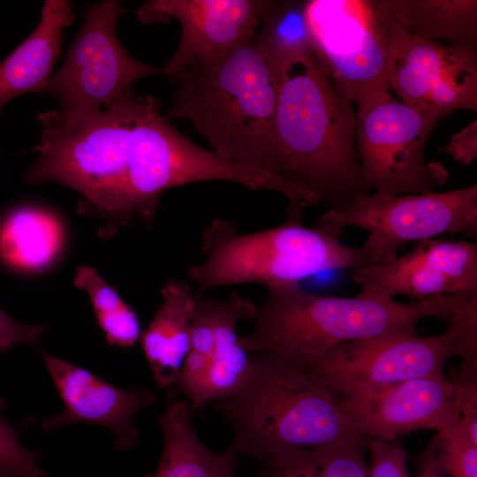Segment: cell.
<instances>
[{
	"instance_id": "obj_30",
	"label": "cell",
	"mask_w": 477,
	"mask_h": 477,
	"mask_svg": "<svg viewBox=\"0 0 477 477\" xmlns=\"http://www.w3.org/2000/svg\"><path fill=\"white\" fill-rule=\"evenodd\" d=\"M45 328L43 323H20L0 309V354L19 344L36 346Z\"/></svg>"
},
{
	"instance_id": "obj_18",
	"label": "cell",
	"mask_w": 477,
	"mask_h": 477,
	"mask_svg": "<svg viewBox=\"0 0 477 477\" xmlns=\"http://www.w3.org/2000/svg\"><path fill=\"white\" fill-rule=\"evenodd\" d=\"M161 296V306L140 342L155 383L170 393L189 349L196 295L188 283L168 280Z\"/></svg>"
},
{
	"instance_id": "obj_21",
	"label": "cell",
	"mask_w": 477,
	"mask_h": 477,
	"mask_svg": "<svg viewBox=\"0 0 477 477\" xmlns=\"http://www.w3.org/2000/svg\"><path fill=\"white\" fill-rule=\"evenodd\" d=\"M65 233L53 212L24 206L11 211L0 223V257L23 272L47 269L60 255Z\"/></svg>"
},
{
	"instance_id": "obj_19",
	"label": "cell",
	"mask_w": 477,
	"mask_h": 477,
	"mask_svg": "<svg viewBox=\"0 0 477 477\" xmlns=\"http://www.w3.org/2000/svg\"><path fill=\"white\" fill-rule=\"evenodd\" d=\"M163 443L156 469L143 477H235L238 453L215 452L198 436L186 399L171 398L158 417Z\"/></svg>"
},
{
	"instance_id": "obj_24",
	"label": "cell",
	"mask_w": 477,
	"mask_h": 477,
	"mask_svg": "<svg viewBox=\"0 0 477 477\" xmlns=\"http://www.w3.org/2000/svg\"><path fill=\"white\" fill-rule=\"evenodd\" d=\"M73 284L87 293L97 324L110 345L127 348L140 340L141 327L137 314L95 269L76 268Z\"/></svg>"
},
{
	"instance_id": "obj_20",
	"label": "cell",
	"mask_w": 477,
	"mask_h": 477,
	"mask_svg": "<svg viewBox=\"0 0 477 477\" xmlns=\"http://www.w3.org/2000/svg\"><path fill=\"white\" fill-rule=\"evenodd\" d=\"M257 306L233 292L226 299H215L214 347L207 382L208 403L229 399L244 387L250 368L251 353L239 343L240 321L253 320Z\"/></svg>"
},
{
	"instance_id": "obj_4",
	"label": "cell",
	"mask_w": 477,
	"mask_h": 477,
	"mask_svg": "<svg viewBox=\"0 0 477 477\" xmlns=\"http://www.w3.org/2000/svg\"><path fill=\"white\" fill-rule=\"evenodd\" d=\"M281 76L254 37L182 72L164 117L189 122L221 159L266 172Z\"/></svg>"
},
{
	"instance_id": "obj_6",
	"label": "cell",
	"mask_w": 477,
	"mask_h": 477,
	"mask_svg": "<svg viewBox=\"0 0 477 477\" xmlns=\"http://www.w3.org/2000/svg\"><path fill=\"white\" fill-rule=\"evenodd\" d=\"M302 210L289 204L284 223L250 233L213 219L201 234L205 259L188 269V279L199 292L242 284L269 288L299 284L322 271L369 265L363 246H347L340 234L303 226Z\"/></svg>"
},
{
	"instance_id": "obj_23",
	"label": "cell",
	"mask_w": 477,
	"mask_h": 477,
	"mask_svg": "<svg viewBox=\"0 0 477 477\" xmlns=\"http://www.w3.org/2000/svg\"><path fill=\"white\" fill-rule=\"evenodd\" d=\"M254 42L281 71L286 62L313 52L306 1H269Z\"/></svg>"
},
{
	"instance_id": "obj_15",
	"label": "cell",
	"mask_w": 477,
	"mask_h": 477,
	"mask_svg": "<svg viewBox=\"0 0 477 477\" xmlns=\"http://www.w3.org/2000/svg\"><path fill=\"white\" fill-rule=\"evenodd\" d=\"M337 400L360 435L386 443L417 429L441 431L460 418L453 384L445 375L413 379Z\"/></svg>"
},
{
	"instance_id": "obj_11",
	"label": "cell",
	"mask_w": 477,
	"mask_h": 477,
	"mask_svg": "<svg viewBox=\"0 0 477 477\" xmlns=\"http://www.w3.org/2000/svg\"><path fill=\"white\" fill-rule=\"evenodd\" d=\"M125 11L115 0L85 6L83 24L45 89L60 112L99 111L124 97L137 80L163 74V68L132 58L118 42L116 24Z\"/></svg>"
},
{
	"instance_id": "obj_2",
	"label": "cell",
	"mask_w": 477,
	"mask_h": 477,
	"mask_svg": "<svg viewBox=\"0 0 477 477\" xmlns=\"http://www.w3.org/2000/svg\"><path fill=\"white\" fill-rule=\"evenodd\" d=\"M356 111L313 52L284 64L266 172L343 211L365 186L355 147Z\"/></svg>"
},
{
	"instance_id": "obj_3",
	"label": "cell",
	"mask_w": 477,
	"mask_h": 477,
	"mask_svg": "<svg viewBox=\"0 0 477 477\" xmlns=\"http://www.w3.org/2000/svg\"><path fill=\"white\" fill-rule=\"evenodd\" d=\"M477 307V300L436 296L413 303L359 297L323 296L299 284L267 288L257 307L252 331L239 337L249 352H269L300 367L348 342L403 331H415L419 321L449 322Z\"/></svg>"
},
{
	"instance_id": "obj_31",
	"label": "cell",
	"mask_w": 477,
	"mask_h": 477,
	"mask_svg": "<svg viewBox=\"0 0 477 477\" xmlns=\"http://www.w3.org/2000/svg\"><path fill=\"white\" fill-rule=\"evenodd\" d=\"M456 162L468 165L477 157V120L473 119L463 129L451 135L446 145L438 148Z\"/></svg>"
},
{
	"instance_id": "obj_26",
	"label": "cell",
	"mask_w": 477,
	"mask_h": 477,
	"mask_svg": "<svg viewBox=\"0 0 477 477\" xmlns=\"http://www.w3.org/2000/svg\"><path fill=\"white\" fill-rule=\"evenodd\" d=\"M366 442L344 443L314 449L316 477H369Z\"/></svg>"
},
{
	"instance_id": "obj_25",
	"label": "cell",
	"mask_w": 477,
	"mask_h": 477,
	"mask_svg": "<svg viewBox=\"0 0 477 477\" xmlns=\"http://www.w3.org/2000/svg\"><path fill=\"white\" fill-rule=\"evenodd\" d=\"M443 467L450 477H477V437L461 418L438 431Z\"/></svg>"
},
{
	"instance_id": "obj_14",
	"label": "cell",
	"mask_w": 477,
	"mask_h": 477,
	"mask_svg": "<svg viewBox=\"0 0 477 477\" xmlns=\"http://www.w3.org/2000/svg\"><path fill=\"white\" fill-rule=\"evenodd\" d=\"M269 0H149L137 10L142 23L175 19L181 26L177 49L163 68L182 72L214 63L253 39Z\"/></svg>"
},
{
	"instance_id": "obj_7",
	"label": "cell",
	"mask_w": 477,
	"mask_h": 477,
	"mask_svg": "<svg viewBox=\"0 0 477 477\" xmlns=\"http://www.w3.org/2000/svg\"><path fill=\"white\" fill-rule=\"evenodd\" d=\"M477 365V307L428 337L403 331L339 344L302 367L336 398L403 382L443 376L449 359Z\"/></svg>"
},
{
	"instance_id": "obj_10",
	"label": "cell",
	"mask_w": 477,
	"mask_h": 477,
	"mask_svg": "<svg viewBox=\"0 0 477 477\" xmlns=\"http://www.w3.org/2000/svg\"><path fill=\"white\" fill-rule=\"evenodd\" d=\"M314 227L341 234L358 227L369 235L362 245L368 266H384L397 258L408 242L437 238L445 233L477 235V185L443 193L397 196L376 193L360 197L343 211H326Z\"/></svg>"
},
{
	"instance_id": "obj_27",
	"label": "cell",
	"mask_w": 477,
	"mask_h": 477,
	"mask_svg": "<svg viewBox=\"0 0 477 477\" xmlns=\"http://www.w3.org/2000/svg\"><path fill=\"white\" fill-rule=\"evenodd\" d=\"M38 458L22 445L16 430L0 414V466L15 477H50L40 467Z\"/></svg>"
},
{
	"instance_id": "obj_12",
	"label": "cell",
	"mask_w": 477,
	"mask_h": 477,
	"mask_svg": "<svg viewBox=\"0 0 477 477\" xmlns=\"http://www.w3.org/2000/svg\"><path fill=\"white\" fill-rule=\"evenodd\" d=\"M388 87L401 101L443 117L477 110V49L406 34L396 38Z\"/></svg>"
},
{
	"instance_id": "obj_22",
	"label": "cell",
	"mask_w": 477,
	"mask_h": 477,
	"mask_svg": "<svg viewBox=\"0 0 477 477\" xmlns=\"http://www.w3.org/2000/svg\"><path fill=\"white\" fill-rule=\"evenodd\" d=\"M386 4L408 34L476 48V0H386Z\"/></svg>"
},
{
	"instance_id": "obj_13",
	"label": "cell",
	"mask_w": 477,
	"mask_h": 477,
	"mask_svg": "<svg viewBox=\"0 0 477 477\" xmlns=\"http://www.w3.org/2000/svg\"><path fill=\"white\" fill-rule=\"evenodd\" d=\"M359 297L423 300L436 296L477 300V245L465 240L430 238L384 266L352 269Z\"/></svg>"
},
{
	"instance_id": "obj_9",
	"label": "cell",
	"mask_w": 477,
	"mask_h": 477,
	"mask_svg": "<svg viewBox=\"0 0 477 477\" xmlns=\"http://www.w3.org/2000/svg\"><path fill=\"white\" fill-rule=\"evenodd\" d=\"M441 117L395 99L389 91L357 104L355 147L368 192L426 193L446 181L448 171L442 163L424 160L426 141Z\"/></svg>"
},
{
	"instance_id": "obj_32",
	"label": "cell",
	"mask_w": 477,
	"mask_h": 477,
	"mask_svg": "<svg viewBox=\"0 0 477 477\" xmlns=\"http://www.w3.org/2000/svg\"><path fill=\"white\" fill-rule=\"evenodd\" d=\"M415 477H446L438 435L414 458Z\"/></svg>"
},
{
	"instance_id": "obj_5",
	"label": "cell",
	"mask_w": 477,
	"mask_h": 477,
	"mask_svg": "<svg viewBox=\"0 0 477 477\" xmlns=\"http://www.w3.org/2000/svg\"><path fill=\"white\" fill-rule=\"evenodd\" d=\"M214 408L231 428L230 446L261 465L290 450L366 442L334 396L302 367L269 352L251 353L242 390Z\"/></svg>"
},
{
	"instance_id": "obj_8",
	"label": "cell",
	"mask_w": 477,
	"mask_h": 477,
	"mask_svg": "<svg viewBox=\"0 0 477 477\" xmlns=\"http://www.w3.org/2000/svg\"><path fill=\"white\" fill-rule=\"evenodd\" d=\"M306 13L316 63L345 98L357 105L390 90L400 26L386 0H310Z\"/></svg>"
},
{
	"instance_id": "obj_33",
	"label": "cell",
	"mask_w": 477,
	"mask_h": 477,
	"mask_svg": "<svg viewBox=\"0 0 477 477\" xmlns=\"http://www.w3.org/2000/svg\"><path fill=\"white\" fill-rule=\"evenodd\" d=\"M0 477H15V476L5 468L0 466Z\"/></svg>"
},
{
	"instance_id": "obj_1",
	"label": "cell",
	"mask_w": 477,
	"mask_h": 477,
	"mask_svg": "<svg viewBox=\"0 0 477 477\" xmlns=\"http://www.w3.org/2000/svg\"><path fill=\"white\" fill-rule=\"evenodd\" d=\"M39 155L30 184L53 181L77 191L78 213L99 223L107 240L134 223L149 226L163 193L201 181L245 186L250 171L221 159L172 127L151 96L132 90L99 111L41 112Z\"/></svg>"
},
{
	"instance_id": "obj_16",
	"label": "cell",
	"mask_w": 477,
	"mask_h": 477,
	"mask_svg": "<svg viewBox=\"0 0 477 477\" xmlns=\"http://www.w3.org/2000/svg\"><path fill=\"white\" fill-rule=\"evenodd\" d=\"M40 354L64 404L63 412L43 420L44 431L72 423H92L110 431L119 451L128 450L137 443L140 435L132 419L155 402L151 390L139 387L121 389L44 351Z\"/></svg>"
},
{
	"instance_id": "obj_29",
	"label": "cell",
	"mask_w": 477,
	"mask_h": 477,
	"mask_svg": "<svg viewBox=\"0 0 477 477\" xmlns=\"http://www.w3.org/2000/svg\"><path fill=\"white\" fill-rule=\"evenodd\" d=\"M258 477H316L314 450H294L277 454L261 465Z\"/></svg>"
},
{
	"instance_id": "obj_17",
	"label": "cell",
	"mask_w": 477,
	"mask_h": 477,
	"mask_svg": "<svg viewBox=\"0 0 477 477\" xmlns=\"http://www.w3.org/2000/svg\"><path fill=\"white\" fill-rule=\"evenodd\" d=\"M73 18L69 1H44L37 27L0 63V111L16 96L46 89L61 53L64 28Z\"/></svg>"
},
{
	"instance_id": "obj_28",
	"label": "cell",
	"mask_w": 477,
	"mask_h": 477,
	"mask_svg": "<svg viewBox=\"0 0 477 477\" xmlns=\"http://www.w3.org/2000/svg\"><path fill=\"white\" fill-rule=\"evenodd\" d=\"M366 450L370 458L369 477H409L406 452L399 442L386 443L367 437Z\"/></svg>"
}]
</instances>
